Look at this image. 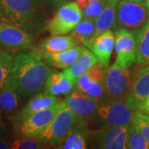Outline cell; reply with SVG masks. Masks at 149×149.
Segmentation results:
<instances>
[{"label": "cell", "mask_w": 149, "mask_h": 149, "mask_svg": "<svg viewBox=\"0 0 149 149\" xmlns=\"http://www.w3.org/2000/svg\"><path fill=\"white\" fill-rule=\"evenodd\" d=\"M53 70L44 61L39 49L20 52L14 57L11 76L22 98H29L42 91Z\"/></svg>", "instance_id": "obj_1"}, {"label": "cell", "mask_w": 149, "mask_h": 149, "mask_svg": "<svg viewBox=\"0 0 149 149\" xmlns=\"http://www.w3.org/2000/svg\"><path fill=\"white\" fill-rule=\"evenodd\" d=\"M0 22L32 35L41 32L47 25L42 0H0Z\"/></svg>", "instance_id": "obj_2"}, {"label": "cell", "mask_w": 149, "mask_h": 149, "mask_svg": "<svg viewBox=\"0 0 149 149\" xmlns=\"http://www.w3.org/2000/svg\"><path fill=\"white\" fill-rule=\"evenodd\" d=\"M133 76V70L131 67L124 68L115 62L111 66H108L104 76V101L126 100L131 90Z\"/></svg>", "instance_id": "obj_3"}, {"label": "cell", "mask_w": 149, "mask_h": 149, "mask_svg": "<svg viewBox=\"0 0 149 149\" xmlns=\"http://www.w3.org/2000/svg\"><path fill=\"white\" fill-rule=\"evenodd\" d=\"M83 18L81 11L75 2H66L59 6L54 16L47 22L45 29L52 36L66 35L73 31Z\"/></svg>", "instance_id": "obj_4"}, {"label": "cell", "mask_w": 149, "mask_h": 149, "mask_svg": "<svg viewBox=\"0 0 149 149\" xmlns=\"http://www.w3.org/2000/svg\"><path fill=\"white\" fill-rule=\"evenodd\" d=\"M149 19V10L145 3L119 0L116 8V27L136 32Z\"/></svg>", "instance_id": "obj_5"}, {"label": "cell", "mask_w": 149, "mask_h": 149, "mask_svg": "<svg viewBox=\"0 0 149 149\" xmlns=\"http://www.w3.org/2000/svg\"><path fill=\"white\" fill-rule=\"evenodd\" d=\"M80 121V118L65 104L63 101V104L58 113L38 138L47 146L57 145L65 135Z\"/></svg>", "instance_id": "obj_6"}, {"label": "cell", "mask_w": 149, "mask_h": 149, "mask_svg": "<svg viewBox=\"0 0 149 149\" xmlns=\"http://www.w3.org/2000/svg\"><path fill=\"white\" fill-rule=\"evenodd\" d=\"M63 104V101L42 110L36 112L21 121L13 123L17 135L25 137H39L47 128Z\"/></svg>", "instance_id": "obj_7"}, {"label": "cell", "mask_w": 149, "mask_h": 149, "mask_svg": "<svg viewBox=\"0 0 149 149\" xmlns=\"http://www.w3.org/2000/svg\"><path fill=\"white\" fill-rule=\"evenodd\" d=\"M133 113L125 100H112L100 104L95 118L103 126L128 125L132 122Z\"/></svg>", "instance_id": "obj_8"}, {"label": "cell", "mask_w": 149, "mask_h": 149, "mask_svg": "<svg viewBox=\"0 0 149 149\" xmlns=\"http://www.w3.org/2000/svg\"><path fill=\"white\" fill-rule=\"evenodd\" d=\"M33 42L32 34L14 25L0 22V51L25 52L32 47Z\"/></svg>", "instance_id": "obj_9"}, {"label": "cell", "mask_w": 149, "mask_h": 149, "mask_svg": "<svg viewBox=\"0 0 149 149\" xmlns=\"http://www.w3.org/2000/svg\"><path fill=\"white\" fill-rule=\"evenodd\" d=\"M107 67L99 63L94 65L75 83V89L98 103L104 100V76Z\"/></svg>", "instance_id": "obj_10"}, {"label": "cell", "mask_w": 149, "mask_h": 149, "mask_svg": "<svg viewBox=\"0 0 149 149\" xmlns=\"http://www.w3.org/2000/svg\"><path fill=\"white\" fill-rule=\"evenodd\" d=\"M128 125L103 126L90 133L91 142L97 148L126 149Z\"/></svg>", "instance_id": "obj_11"}, {"label": "cell", "mask_w": 149, "mask_h": 149, "mask_svg": "<svg viewBox=\"0 0 149 149\" xmlns=\"http://www.w3.org/2000/svg\"><path fill=\"white\" fill-rule=\"evenodd\" d=\"M114 35V49L117 55L115 63L124 68L132 67L137 61V46L134 32L118 27Z\"/></svg>", "instance_id": "obj_12"}, {"label": "cell", "mask_w": 149, "mask_h": 149, "mask_svg": "<svg viewBox=\"0 0 149 149\" xmlns=\"http://www.w3.org/2000/svg\"><path fill=\"white\" fill-rule=\"evenodd\" d=\"M148 95L149 64H146L134 74L131 90L125 101L133 111L142 112Z\"/></svg>", "instance_id": "obj_13"}, {"label": "cell", "mask_w": 149, "mask_h": 149, "mask_svg": "<svg viewBox=\"0 0 149 149\" xmlns=\"http://www.w3.org/2000/svg\"><path fill=\"white\" fill-rule=\"evenodd\" d=\"M64 103L80 120L86 123L95 118L100 105V103L75 88L70 94L66 95Z\"/></svg>", "instance_id": "obj_14"}, {"label": "cell", "mask_w": 149, "mask_h": 149, "mask_svg": "<svg viewBox=\"0 0 149 149\" xmlns=\"http://www.w3.org/2000/svg\"><path fill=\"white\" fill-rule=\"evenodd\" d=\"M114 32L111 29H109L85 42L82 45L89 48L95 54L99 64L104 67H108L109 65L112 53L114 49Z\"/></svg>", "instance_id": "obj_15"}, {"label": "cell", "mask_w": 149, "mask_h": 149, "mask_svg": "<svg viewBox=\"0 0 149 149\" xmlns=\"http://www.w3.org/2000/svg\"><path fill=\"white\" fill-rule=\"evenodd\" d=\"M59 100L55 95H49L47 93L37 94L32 96V98L27 102V104L20 111L15 113L11 118L12 123H16L24 119L36 112L47 109L57 104Z\"/></svg>", "instance_id": "obj_16"}, {"label": "cell", "mask_w": 149, "mask_h": 149, "mask_svg": "<svg viewBox=\"0 0 149 149\" xmlns=\"http://www.w3.org/2000/svg\"><path fill=\"white\" fill-rule=\"evenodd\" d=\"M90 140V131L87 123L80 120L74 128H71L57 144L60 149H85Z\"/></svg>", "instance_id": "obj_17"}, {"label": "cell", "mask_w": 149, "mask_h": 149, "mask_svg": "<svg viewBox=\"0 0 149 149\" xmlns=\"http://www.w3.org/2000/svg\"><path fill=\"white\" fill-rule=\"evenodd\" d=\"M84 49V46L81 47L80 45H77L60 52L50 53L43 52L41 51L40 52L42 54L44 61L47 65L58 69H66L77 60Z\"/></svg>", "instance_id": "obj_18"}, {"label": "cell", "mask_w": 149, "mask_h": 149, "mask_svg": "<svg viewBox=\"0 0 149 149\" xmlns=\"http://www.w3.org/2000/svg\"><path fill=\"white\" fill-rule=\"evenodd\" d=\"M45 92L52 95H68L75 88V83L64 72L52 70L45 82Z\"/></svg>", "instance_id": "obj_19"}, {"label": "cell", "mask_w": 149, "mask_h": 149, "mask_svg": "<svg viewBox=\"0 0 149 149\" xmlns=\"http://www.w3.org/2000/svg\"><path fill=\"white\" fill-rule=\"evenodd\" d=\"M96 63H98V60L95 54L91 50L85 47L77 60L70 67L65 69L63 72L76 83L80 76L87 72Z\"/></svg>", "instance_id": "obj_20"}, {"label": "cell", "mask_w": 149, "mask_h": 149, "mask_svg": "<svg viewBox=\"0 0 149 149\" xmlns=\"http://www.w3.org/2000/svg\"><path fill=\"white\" fill-rule=\"evenodd\" d=\"M118 2L119 0H107L103 11L95 20V31L93 38L106 30L116 27V8Z\"/></svg>", "instance_id": "obj_21"}, {"label": "cell", "mask_w": 149, "mask_h": 149, "mask_svg": "<svg viewBox=\"0 0 149 149\" xmlns=\"http://www.w3.org/2000/svg\"><path fill=\"white\" fill-rule=\"evenodd\" d=\"M21 95L17 91L12 76L0 91V109L5 113H12L19 106Z\"/></svg>", "instance_id": "obj_22"}, {"label": "cell", "mask_w": 149, "mask_h": 149, "mask_svg": "<svg viewBox=\"0 0 149 149\" xmlns=\"http://www.w3.org/2000/svg\"><path fill=\"white\" fill-rule=\"evenodd\" d=\"M77 46L71 35L52 36L44 39L39 46V51L43 52H60Z\"/></svg>", "instance_id": "obj_23"}, {"label": "cell", "mask_w": 149, "mask_h": 149, "mask_svg": "<svg viewBox=\"0 0 149 149\" xmlns=\"http://www.w3.org/2000/svg\"><path fill=\"white\" fill-rule=\"evenodd\" d=\"M137 46V63L149 64V19L134 32Z\"/></svg>", "instance_id": "obj_24"}, {"label": "cell", "mask_w": 149, "mask_h": 149, "mask_svg": "<svg viewBox=\"0 0 149 149\" xmlns=\"http://www.w3.org/2000/svg\"><path fill=\"white\" fill-rule=\"evenodd\" d=\"M95 31V20L83 17V19H81L78 25L73 29L70 35L72 36L76 44L80 45L93 38Z\"/></svg>", "instance_id": "obj_25"}, {"label": "cell", "mask_w": 149, "mask_h": 149, "mask_svg": "<svg viewBox=\"0 0 149 149\" xmlns=\"http://www.w3.org/2000/svg\"><path fill=\"white\" fill-rule=\"evenodd\" d=\"M75 3L84 18L95 20L104 9L107 0H75Z\"/></svg>", "instance_id": "obj_26"}, {"label": "cell", "mask_w": 149, "mask_h": 149, "mask_svg": "<svg viewBox=\"0 0 149 149\" xmlns=\"http://www.w3.org/2000/svg\"><path fill=\"white\" fill-rule=\"evenodd\" d=\"M47 146L38 137H25L17 135L10 139V148L12 149H39Z\"/></svg>", "instance_id": "obj_27"}, {"label": "cell", "mask_w": 149, "mask_h": 149, "mask_svg": "<svg viewBox=\"0 0 149 149\" xmlns=\"http://www.w3.org/2000/svg\"><path fill=\"white\" fill-rule=\"evenodd\" d=\"M126 148L128 149H149L148 142L132 122L128 127Z\"/></svg>", "instance_id": "obj_28"}, {"label": "cell", "mask_w": 149, "mask_h": 149, "mask_svg": "<svg viewBox=\"0 0 149 149\" xmlns=\"http://www.w3.org/2000/svg\"><path fill=\"white\" fill-rule=\"evenodd\" d=\"M14 56L8 51H0V91L9 79L13 67Z\"/></svg>", "instance_id": "obj_29"}, {"label": "cell", "mask_w": 149, "mask_h": 149, "mask_svg": "<svg viewBox=\"0 0 149 149\" xmlns=\"http://www.w3.org/2000/svg\"><path fill=\"white\" fill-rule=\"evenodd\" d=\"M132 123L138 128L149 143V124L147 121L146 113L140 111H134Z\"/></svg>", "instance_id": "obj_30"}, {"label": "cell", "mask_w": 149, "mask_h": 149, "mask_svg": "<svg viewBox=\"0 0 149 149\" xmlns=\"http://www.w3.org/2000/svg\"><path fill=\"white\" fill-rule=\"evenodd\" d=\"M10 148V139L7 136H0V149Z\"/></svg>", "instance_id": "obj_31"}, {"label": "cell", "mask_w": 149, "mask_h": 149, "mask_svg": "<svg viewBox=\"0 0 149 149\" xmlns=\"http://www.w3.org/2000/svg\"><path fill=\"white\" fill-rule=\"evenodd\" d=\"M142 112L146 113V114H148L149 115V95L148 96L146 101L144 102L143 107V109H142Z\"/></svg>", "instance_id": "obj_32"}, {"label": "cell", "mask_w": 149, "mask_h": 149, "mask_svg": "<svg viewBox=\"0 0 149 149\" xmlns=\"http://www.w3.org/2000/svg\"><path fill=\"white\" fill-rule=\"evenodd\" d=\"M70 0H51V2L52 3L55 7H59V6L62 5L63 3H66V2H69Z\"/></svg>", "instance_id": "obj_33"}, {"label": "cell", "mask_w": 149, "mask_h": 149, "mask_svg": "<svg viewBox=\"0 0 149 149\" xmlns=\"http://www.w3.org/2000/svg\"><path fill=\"white\" fill-rule=\"evenodd\" d=\"M0 136H7L5 128H4L3 125V123H2L1 119H0Z\"/></svg>", "instance_id": "obj_34"}, {"label": "cell", "mask_w": 149, "mask_h": 149, "mask_svg": "<svg viewBox=\"0 0 149 149\" xmlns=\"http://www.w3.org/2000/svg\"><path fill=\"white\" fill-rule=\"evenodd\" d=\"M128 1H131V2H135V3H143L146 0H128Z\"/></svg>", "instance_id": "obj_35"}, {"label": "cell", "mask_w": 149, "mask_h": 149, "mask_svg": "<svg viewBox=\"0 0 149 149\" xmlns=\"http://www.w3.org/2000/svg\"><path fill=\"white\" fill-rule=\"evenodd\" d=\"M146 116H147V121H148V123L149 124V115L148 114H146Z\"/></svg>", "instance_id": "obj_36"}, {"label": "cell", "mask_w": 149, "mask_h": 149, "mask_svg": "<svg viewBox=\"0 0 149 149\" xmlns=\"http://www.w3.org/2000/svg\"><path fill=\"white\" fill-rule=\"evenodd\" d=\"M1 112L2 111H1V109H0V116H1Z\"/></svg>", "instance_id": "obj_37"}, {"label": "cell", "mask_w": 149, "mask_h": 149, "mask_svg": "<svg viewBox=\"0 0 149 149\" xmlns=\"http://www.w3.org/2000/svg\"><path fill=\"white\" fill-rule=\"evenodd\" d=\"M148 10H149V8H148Z\"/></svg>", "instance_id": "obj_38"}]
</instances>
